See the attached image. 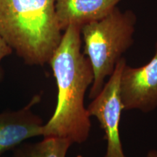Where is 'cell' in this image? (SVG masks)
Listing matches in <instances>:
<instances>
[{
	"label": "cell",
	"instance_id": "obj_11",
	"mask_svg": "<svg viewBox=\"0 0 157 157\" xmlns=\"http://www.w3.org/2000/svg\"><path fill=\"white\" fill-rule=\"evenodd\" d=\"M76 157H83V156H81V155H78V156H76Z\"/></svg>",
	"mask_w": 157,
	"mask_h": 157
},
{
	"label": "cell",
	"instance_id": "obj_3",
	"mask_svg": "<svg viewBox=\"0 0 157 157\" xmlns=\"http://www.w3.org/2000/svg\"><path fill=\"white\" fill-rule=\"evenodd\" d=\"M136 16L132 11L116 7L105 17L81 27L83 53L93 71L89 98L93 99L103 89L105 78L113 74L123 54L132 46Z\"/></svg>",
	"mask_w": 157,
	"mask_h": 157
},
{
	"label": "cell",
	"instance_id": "obj_4",
	"mask_svg": "<svg viewBox=\"0 0 157 157\" xmlns=\"http://www.w3.org/2000/svg\"><path fill=\"white\" fill-rule=\"evenodd\" d=\"M126 64V59L122 57L103 89L87 107L90 117H95L98 119L104 132L106 140L104 157H126L119 133L121 113L124 110L120 95V81Z\"/></svg>",
	"mask_w": 157,
	"mask_h": 157
},
{
	"label": "cell",
	"instance_id": "obj_5",
	"mask_svg": "<svg viewBox=\"0 0 157 157\" xmlns=\"http://www.w3.org/2000/svg\"><path fill=\"white\" fill-rule=\"evenodd\" d=\"M120 95L124 110L149 113L157 108V41L150 61L140 67L126 64L121 73Z\"/></svg>",
	"mask_w": 157,
	"mask_h": 157
},
{
	"label": "cell",
	"instance_id": "obj_1",
	"mask_svg": "<svg viewBox=\"0 0 157 157\" xmlns=\"http://www.w3.org/2000/svg\"><path fill=\"white\" fill-rule=\"evenodd\" d=\"M81 27L70 25L48 63L58 87L56 108L42 127V136L68 138L81 144L87 140L91 121L84 96L93 82V71L87 57L82 51Z\"/></svg>",
	"mask_w": 157,
	"mask_h": 157
},
{
	"label": "cell",
	"instance_id": "obj_2",
	"mask_svg": "<svg viewBox=\"0 0 157 157\" xmlns=\"http://www.w3.org/2000/svg\"><path fill=\"white\" fill-rule=\"evenodd\" d=\"M56 0H0V35L25 64L48 63L62 38Z\"/></svg>",
	"mask_w": 157,
	"mask_h": 157
},
{
	"label": "cell",
	"instance_id": "obj_9",
	"mask_svg": "<svg viewBox=\"0 0 157 157\" xmlns=\"http://www.w3.org/2000/svg\"><path fill=\"white\" fill-rule=\"evenodd\" d=\"M13 51V49L7 44L5 39L0 35V81L3 77V71L1 68V62L4 58L11 55Z\"/></svg>",
	"mask_w": 157,
	"mask_h": 157
},
{
	"label": "cell",
	"instance_id": "obj_7",
	"mask_svg": "<svg viewBox=\"0 0 157 157\" xmlns=\"http://www.w3.org/2000/svg\"><path fill=\"white\" fill-rule=\"evenodd\" d=\"M122 0H56V20L63 31L68 25L80 26L105 17Z\"/></svg>",
	"mask_w": 157,
	"mask_h": 157
},
{
	"label": "cell",
	"instance_id": "obj_6",
	"mask_svg": "<svg viewBox=\"0 0 157 157\" xmlns=\"http://www.w3.org/2000/svg\"><path fill=\"white\" fill-rule=\"evenodd\" d=\"M41 98L37 94L22 109L0 113V156L28 139L42 136L44 121L32 111Z\"/></svg>",
	"mask_w": 157,
	"mask_h": 157
},
{
	"label": "cell",
	"instance_id": "obj_8",
	"mask_svg": "<svg viewBox=\"0 0 157 157\" xmlns=\"http://www.w3.org/2000/svg\"><path fill=\"white\" fill-rule=\"evenodd\" d=\"M73 144L68 138L48 137L40 142L21 143L13 150L14 157H66Z\"/></svg>",
	"mask_w": 157,
	"mask_h": 157
},
{
	"label": "cell",
	"instance_id": "obj_12",
	"mask_svg": "<svg viewBox=\"0 0 157 157\" xmlns=\"http://www.w3.org/2000/svg\"><path fill=\"white\" fill-rule=\"evenodd\" d=\"M0 157H2V156H0Z\"/></svg>",
	"mask_w": 157,
	"mask_h": 157
},
{
	"label": "cell",
	"instance_id": "obj_10",
	"mask_svg": "<svg viewBox=\"0 0 157 157\" xmlns=\"http://www.w3.org/2000/svg\"><path fill=\"white\" fill-rule=\"evenodd\" d=\"M146 157H157V149H151L149 151Z\"/></svg>",
	"mask_w": 157,
	"mask_h": 157
}]
</instances>
